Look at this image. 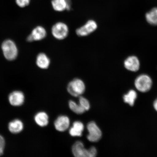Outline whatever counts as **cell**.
Masks as SVG:
<instances>
[{
	"label": "cell",
	"instance_id": "6da1fadb",
	"mask_svg": "<svg viewBox=\"0 0 157 157\" xmlns=\"http://www.w3.org/2000/svg\"><path fill=\"white\" fill-rule=\"evenodd\" d=\"M72 152L76 157H94L97 156V151L94 147H91L87 150L84 147L83 142L77 141L72 147Z\"/></svg>",
	"mask_w": 157,
	"mask_h": 157
},
{
	"label": "cell",
	"instance_id": "7a4b0ae2",
	"mask_svg": "<svg viewBox=\"0 0 157 157\" xmlns=\"http://www.w3.org/2000/svg\"><path fill=\"white\" fill-rule=\"evenodd\" d=\"M4 56L7 60L12 61L15 59L18 55V49L15 42L10 39L4 41L1 46Z\"/></svg>",
	"mask_w": 157,
	"mask_h": 157
},
{
	"label": "cell",
	"instance_id": "3957f363",
	"mask_svg": "<svg viewBox=\"0 0 157 157\" xmlns=\"http://www.w3.org/2000/svg\"><path fill=\"white\" fill-rule=\"evenodd\" d=\"M85 85L84 82L79 78H75L70 82L67 86V91L74 97H78L84 93Z\"/></svg>",
	"mask_w": 157,
	"mask_h": 157
},
{
	"label": "cell",
	"instance_id": "277c9868",
	"mask_svg": "<svg viewBox=\"0 0 157 157\" xmlns=\"http://www.w3.org/2000/svg\"><path fill=\"white\" fill-rule=\"evenodd\" d=\"M152 81L148 75L142 74L137 77L135 82V86L139 91L146 93L151 89L152 87Z\"/></svg>",
	"mask_w": 157,
	"mask_h": 157
},
{
	"label": "cell",
	"instance_id": "5b68a950",
	"mask_svg": "<svg viewBox=\"0 0 157 157\" xmlns=\"http://www.w3.org/2000/svg\"><path fill=\"white\" fill-rule=\"evenodd\" d=\"M68 26L63 22L56 23L52 27V34L57 40H62L66 38L68 36Z\"/></svg>",
	"mask_w": 157,
	"mask_h": 157
},
{
	"label": "cell",
	"instance_id": "8992f818",
	"mask_svg": "<svg viewBox=\"0 0 157 157\" xmlns=\"http://www.w3.org/2000/svg\"><path fill=\"white\" fill-rule=\"evenodd\" d=\"M87 129L88 132L87 138L90 142H97L101 139V131L95 122L91 121L88 123Z\"/></svg>",
	"mask_w": 157,
	"mask_h": 157
},
{
	"label": "cell",
	"instance_id": "52a82bcc",
	"mask_svg": "<svg viewBox=\"0 0 157 157\" xmlns=\"http://www.w3.org/2000/svg\"><path fill=\"white\" fill-rule=\"evenodd\" d=\"M98 28L97 22L93 20H90L83 26L78 29L76 31V34L78 36H87L95 31Z\"/></svg>",
	"mask_w": 157,
	"mask_h": 157
},
{
	"label": "cell",
	"instance_id": "ba28073f",
	"mask_svg": "<svg viewBox=\"0 0 157 157\" xmlns=\"http://www.w3.org/2000/svg\"><path fill=\"white\" fill-rule=\"evenodd\" d=\"M70 124L69 118L65 115L59 116L54 122L55 128L60 132H64L67 130L70 126Z\"/></svg>",
	"mask_w": 157,
	"mask_h": 157
},
{
	"label": "cell",
	"instance_id": "9c48e42d",
	"mask_svg": "<svg viewBox=\"0 0 157 157\" xmlns=\"http://www.w3.org/2000/svg\"><path fill=\"white\" fill-rule=\"evenodd\" d=\"M124 66L127 70L131 71L136 72L140 68V63L136 56H131L128 57L125 60Z\"/></svg>",
	"mask_w": 157,
	"mask_h": 157
},
{
	"label": "cell",
	"instance_id": "30bf717a",
	"mask_svg": "<svg viewBox=\"0 0 157 157\" xmlns=\"http://www.w3.org/2000/svg\"><path fill=\"white\" fill-rule=\"evenodd\" d=\"M9 100L10 104L14 106L22 105L24 102L25 96L22 92L15 91L10 94Z\"/></svg>",
	"mask_w": 157,
	"mask_h": 157
},
{
	"label": "cell",
	"instance_id": "8fae6325",
	"mask_svg": "<svg viewBox=\"0 0 157 157\" xmlns=\"http://www.w3.org/2000/svg\"><path fill=\"white\" fill-rule=\"evenodd\" d=\"M36 64L39 68L42 69H46L50 65V59L44 53H40L37 56Z\"/></svg>",
	"mask_w": 157,
	"mask_h": 157
},
{
	"label": "cell",
	"instance_id": "7c38bea8",
	"mask_svg": "<svg viewBox=\"0 0 157 157\" xmlns=\"http://www.w3.org/2000/svg\"><path fill=\"white\" fill-rule=\"evenodd\" d=\"M32 37L33 41H39L42 40L46 37L47 32L44 27L38 26L35 27L30 34Z\"/></svg>",
	"mask_w": 157,
	"mask_h": 157
},
{
	"label": "cell",
	"instance_id": "4fadbf2b",
	"mask_svg": "<svg viewBox=\"0 0 157 157\" xmlns=\"http://www.w3.org/2000/svg\"><path fill=\"white\" fill-rule=\"evenodd\" d=\"M84 129L83 123L80 121H75L73 124V126L69 130V133L72 136H81Z\"/></svg>",
	"mask_w": 157,
	"mask_h": 157
},
{
	"label": "cell",
	"instance_id": "5bb4252c",
	"mask_svg": "<svg viewBox=\"0 0 157 157\" xmlns=\"http://www.w3.org/2000/svg\"><path fill=\"white\" fill-rule=\"evenodd\" d=\"M52 4L53 9L58 12H62L70 9L66 0H52Z\"/></svg>",
	"mask_w": 157,
	"mask_h": 157
},
{
	"label": "cell",
	"instance_id": "9a60e30c",
	"mask_svg": "<svg viewBox=\"0 0 157 157\" xmlns=\"http://www.w3.org/2000/svg\"><path fill=\"white\" fill-rule=\"evenodd\" d=\"M23 123L19 119H16L9 123V129L10 132L14 134H17L23 130Z\"/></svg>",
	"mask_w": 157,
	"mask_h": 157
},
{
	"label": "cell",
	"instance_id": "2e32d148",
	"mask_svg": "<svg viewBox=\"0 0 157 157\" xmlns=\"http://www.w3.org/2000/svg\"><path fill=\"white\" fill-rule=\"evenodd\" d=\"M34 119L35 122L40 127L46 126L48 124V116L46 113L43 112L37 113L35 116Z\"/></svg>",
	"mask_w": 157,
	"mask_h": 157
},
{
	"label": "cell",
	"instance_id": "e0dca14e",
	"mask_svg": "<svg viewBox=\"0 0 157 157\" xmlns=\"http://www.w3.org/2000/svg\"><path fill=\"white\" fill-rule=\"evenodd\" d=\"M146 18L149 24L157 25V7L153 8L146 13Z\"/></svg>",
	"mask_w": 157,
	"mask_h": 157
},
{
	"label": "cell",
	"instance_id": "ac0fdd59",
	"mask_svg": "<svg viewBox=\"0 0 157 157\" xmlns=\"http://www.w3.org/2000/svg\"><path fill=\"white\" fill-rule=\"evenodd\" d=\"M137 97V94L134 90H131L123 97L124 102L128 103L131 106L134 105L135 101Z\"/></svg>",
	"mask_w": 157,
	"mask_h": 157
},
{
	"label": "cell",
	"instance_id": "d6986e66",
	"mask_svg": "<svg viewBox=\"0 0 157 157\" xmlns=\"http://www.w3.org/2000/svg\"><path fill=\"white\" fill-rule=\"evenodd\" d=\"M68 105L70 109L74 113L78 114H82L86 111L79 104H77L73 101H69Z\"/></svg>",
	"mask_w": 157,
	"mask_h": 157
},
{
	"label": "cell",
	"instance_id": "ffe728a7",
	"mask_svg": "<svg viewBox=\"0 0 157 157\" xmlns=\"http://www.w3.org/2000/svg\"><path fill=\"white\" fill-rule=\"evenodd\" d=\"M79 105L85 110L88 111L90 109V106L89 101L85 98L80 97L79 99Z\"/></svg>",
	"mask_w": 157,
	"mask_h": 157
},
{
	"label": "cell",
	"instance_id": "44dd1931",
	"mask_svg": "<svg viewBox=\"0 0 157 157\" xmlns=\"http://www.w3.org/2000/svg\"><path fill=\"white\" fill-rule=\"evenodd\" d=\"M30 0H16L17 5L21 7H24L29 5Z\"/></svg>",
	"mask_w": 157,
	"mask_h": 157
},
{
	"label": "cell",
	"instance_id": "7402d4cb",
	"mask_svg": "<svg viewBox=\"0 0 157 157\" xmlns=\"http://www.w3.org/2000/svg\"><path fill=\"white\" fill-rule=\"evenodd\" d=\"M5 145V139L3 137L0 135V156L2 155L3 153Z\"/></svg>",
	"mask_w": 157,
	"mask_h": 157
},
{
	"label": "cell",
	"instance_id": "603a6c76",
	"mask_svg": "<svg viewBox=\"0 0 157 157\" xmlns=\"http://www.w3.org/2000/svg\"><path fill=\"white\" fill-rule=\"evenodd\" d=\"M154 107L155 109L157 111V99L154 102Z\"/></svg>",
	"mask_w": 157,
	"mask_h": 157
},
{
	"label": "cell",
	"instance_id": "cb8c5ba5",
	"mask_svg": "<svg viewBox=\"0 0 157 157\" xmlns=\"http://www.w3.org/2000/svg\"><path fill=\"white\" fill-rule=\"evenodd\" d=\"M66 1H67L68 5H69L70 7L71 3V0H66Z\"/></svg>",
	"mask_w": 157,
	"mask_h": 157
}]
</instances>
